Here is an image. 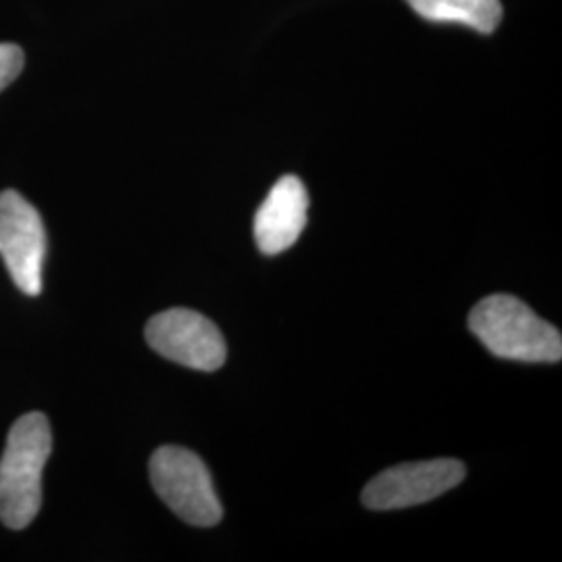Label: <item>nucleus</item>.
<instances>
[{
    "instance_id": "nucleus-7",
    "label": "nucleus",
    "mask_w": 562,
    "mask_h": 562,
    "mask_svg": "<svg viewBox=\"0 0 562 562\" xmlns=\"http://www.w3.org/2000/svg\"><path fill=\"white\" fill-rule=\"evenodd\" d=\"M308 194L296 176H283L255 215V240L262 255H280L292 248L306 227Z\"/></svg>"
},
{
    "instance_id": "nucleus-1",
    "label": "nucleus",
    "mask_w": 562,
    "mask_h": 562,
    "mask_svg": "<svg viewBox=\"0 0 562 562\" xmlns=\"http://www.w3.org/2000/svg\"><path fill=\"white\" fill-rule=\"evenodd\" d=\"M50 450V425L42 413L23 415L11 427L0 459V521L7 527L23 529L36 519Z\"/></svg>"
},
{
    "instance_id": "nucleus-9",
    "label": "nucleus",
    "mask_w": 562,
    "mask_h": 562,
    "mask_svg": "<svg viewBox=\"0 0 562 562\" xmlns=\"http://www.w3.org/2000/svg\"><path fill=\"white\" fill-rule=\"evenodd\" d=\"M23 63L25 57L18 44H0V92L20 76Z\"/></svg>"
},
{
    "instance_id": "nucleus-2",
    "label": "nucleus",
    "mask_w": 562,
    "mask_h": 562,
    "mask_svg": "<svg viewBox=\"0 0 562 562\" xmlns=\"http://www.w3.org/2000/svg\"><path fill=\"white\" fill-rule=\"evenodd\" d=\"M469 329L498 359L521 362H559L561 331L538 317L525 302L494 294L475 304Z\"/></svg>"
},
{
    "instance_id": "nucleus-3",
    "label": "nucleus",
    "mask_w": 562,
    "mask_h": 562,
    "mask_svg": "<svg viewBox=\"0 0 562 562\" xmlns=\"http://www.w3.org/2000/svg\"><path fill=\"white\" fill-rule=\"evenodd\" d=\"M150 482L181 521L194 527H213L222 521L215 483L199 454L180 446H162L150 459Z\"/></svg>"
},
{
    "instance_id": "nucleus-6",
    "label": "nucleus",
    "mask_w": 562,
    "mask_h": 562,
    "mask_svg": "<svg viewBox=\"0 0 562 562\" xmlns=\"http://www.w3.org/2000/svg\"><path fill=\"white\" fill-rule=\"evenodd\" d=\"M464 475L467 467L457 459L406 462L385 469L367 483L361 501L371 510L408 508L450 492L464 480Z\"/></svg>"
},
{
    "instance_id": "nucleus-5",
    "label": "nucleus",
    "mask_w": 562,
    "mask_h": 562,
    "mask_svg": "<svg viewBox=\"0 0 562 562\" xmlns=\"http://www.w3.org/2000/svg\"><path fill=\"white\" fill-rule=\"evenodd\" d=\"M0 255L21 292L38 296L46 259V229L34 204L15 190L0 194Z\"/></svg>"
},
{
    "instance_id": "nucleus-8",
    "label": "nucleus",
    "mask_w": 562,
    "mask_h": 562,
    "mask_svg": "<svg viewBox=\"0 0 562 562\" xmlns=\"http://www.w3.org/2000/svg\"><path fill=\"white\" fill-rule=\"evenodd\" d=\"M423 20L462 23L482 34H492L503 20L501 0H406Z\"/></svg>"
},
{
    "instance_id": "nucleus-4",
    "label": "nucleus",
    "mask_w": 562,
    "mask_h": 562,
    "mask_svg": "<svg viewBox=\"0 0 562 562\" xmlns=\"http://www.w3.org/2000/svg\"><path fill=\"white\" fill-rule=\"evenodd\" d=\"M148 346L169 361L194 371H217L227 359V346L215 323L190 308H169L146 325Z\"/></svg>"
}]
</instances>
